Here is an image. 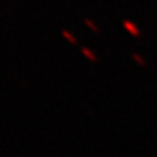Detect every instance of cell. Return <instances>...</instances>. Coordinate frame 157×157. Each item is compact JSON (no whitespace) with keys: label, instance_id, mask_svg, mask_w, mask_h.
Returning a JSON list of instances; mask_svg holds the SVG:
<instances>
[{"label":"cell","instance_id":"cell-1","mask_svg":"<svg viewBox=\"0 0 157 157\" xmlns=\"http://www.w3.org/2000/svg\"><path fill=\"white\" fill-rule=\"evenodd\" d=\"M124 26H125V29H127V30H130V32H131V33H132V35H134V36L139 35V30H138V29H136V28H135V26H134V25H132V24H131V22H127V21H125V22H124Z\"/></svg>","mask_w":157,"mask_h":157},{"label":"cell","instance_id":"cell-2","mask_svg":"<svg viewBox=\"0 0 157 157\" xmlns=\"http://www.w3.org/2000/svg\"><path fill=\"white\" fill-rule=\"evenodd\" d=\"M62 35H63V36H65V37H66V39H68V40H69V41H71V43H73V44H75V43H76V40H75V39H73V37H72V36H71V35H69V33H68V32H65V30H63V32H62Z\"/></svg>","mask_w":157,"mask_h":157}]
</instances>
